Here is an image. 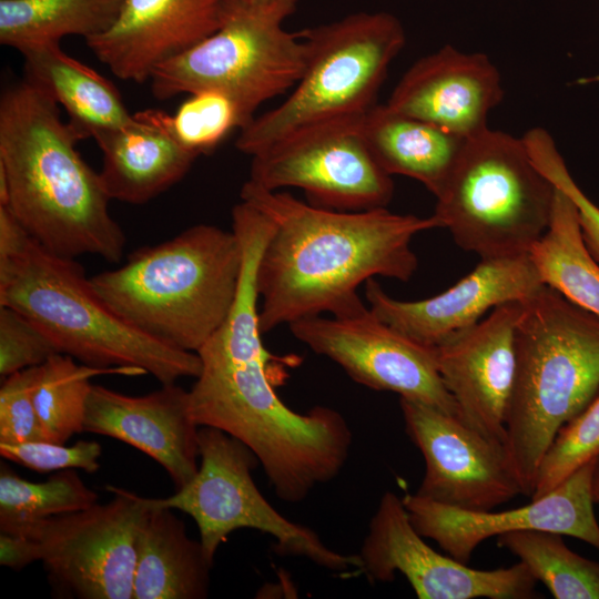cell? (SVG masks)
I'll return each instance as SVG.
<instances>
[{
	"label": "cell",
	"instance_id": "1",
	"mask_svg": "<svg viewBox=\"0 0 599 599\" xmlns=\"http://www.w3.org/2000/svg\"><path fill=\"white\" fill-rule=\"evenodd\" d=\"M240 195L272 222L256 272L262 333L359 308L357 288L374 276L409 281L418 266L412 240L441 229L434 215L325 209L250 181Z\"/></svg>",
	"mask_w": 599,
	"mask_h": 599
},
{
	"label": "cell",
	"instance_id": "2",
	"mask_svg": "<svg viewBox=\"0 0 599 599\" xmlns=\"http://www.w3.org/2000/svg\"><path fill=\"white\" fill-rule=\"evenodd\" d=\"M258 314L233 308L196 352L201 372L189 390L192 418L246 445L286 502H300L318 485L333 480L346 464L352 429L334 408L305 414L276 394L262 342Z\"/></svg>",
	"mask_w": 599,
	"mask_h": 599
},
{
	"label": "cell",
	"instance_id": "3",
	"mask_svg": "<svg viewBox=\"0 0 599 599\" xmlns=\"http://www.w3.org/2000/svg\"><path fill=\"white\" fill-rule=\"evenodd\" d=\"M80 140L41 88L27 79L7 87L0 98V205L55 255L118 263L125 235L109 212L100 174L77 150Z\"/></svg>",
	"mask_w": 599,
	"mask_h": 599
},
{
	"label": "cell",
	"instance_id": "4",
	"mask_svg": "<svg viewBox=\"0 0 599 599\" xmlns=\"http://www.w3.org/2000/svg\"><path fill=\"white\" fill-rule=\"evenodd\" d=\"M0 305L32 321L65 354L92 367H133L162 385L197 377V353L151 338L119 317L93 291L74 258L55 255L0 205Z\"/></svg>",
	"mask_w": 599,
	"mask_h": 599
},
{
	"label": "cell",
	"instance_id": "5",
	"mask_svg": "<svg viewBox=\"0 0 599 599\" xmlns=\"http://www.w3.org/2000/svg\"><path fill=\"white\" fill-rule=\"evenodd\" d=\"M243 267L237 234L210 224L134 251L118 268L89 277L124 322L170 347L196 353L235 302Z\"/></svg>",
	"mask_w": 599,
	"mask_h": 599
},
{
	"label": "cell",
	"instance_id": "6",
	"mask_svg": "<svg viewBox=\"0 0 599 599\" xmlns=\"http://www.w3.org/2000/svg\"><path fill=\"white\" fill-rule=\"evenodd\" d=\"M515 346L506 449L531 496L555 436L599 393V317L545 284L521 302Z\"/></svg>",
	"mask_w": 599,
	"mask_h": 599
},
{
	"label": "cell",
	"instance_id": "7",
	"mask_svg": "<svg viewBox=\"0 0 599 599\" xmlns=\"http://www.w3.org/2000/svg\"><path fill=\"white\" fill-rule=\"evenodd\" d=\"M555 191L522 138L487 128L466 140L433 215L480 258L529 254L548 229Z\"/></svg>",
	"mask_w": 599,
	"mask_h": 599
},
{
	"label": "cell",
	"instance_id": "8",
	"mask_svg": "<svg viewBox=\"0 0 599 599\" xmlns=\"http://www.w3.org/2000/svg\"><path fill=\"white\" fill-rule=\"evenodd\" d=\"M300 33L306 44L301 79L282 104L255 116L235 142L250 156L304 126L366 113L406 41L400 22L386 12H358Z\"/></svg>",
	"mask_w": 599,
	"mask_h": 599
},
{
	"label": "cell",
	"instance_id": "9",
	"mask_svg": "<svg viewBox=\"0 0 599 599\" xmlns=\"http://www.w3.org/2000/svg\"><path fill=\"white\" fill-rule=\"evenodd\" d=\"M297 2L225 0L214 33L153 71L152 94L169 100L220 91L235 102L245 128L262 103L295 87L303 74L305 41L283 27Z\"/></svg>",
	"mask_w": 599,
	"mask_h": 599
},
{
	"label": "cell",
	"instance_id": "10",
	"mask_svg": "<svg viewBox=\"0 0 599 599\" xmlns=\"http://www.w3.org/2000/svg\"><path fill=\"white\" fill-rule=\"evenodd\" d=\"M199 457L193 479L156 500L194 519L210 562L234 530L251 528L273 537L281 555L303 557L335 572L359 570L358 555L329 548L313 529L288 520L265 499L252 477L258 459L242 441L221 429L201 426Z\"/></svg>",
	"mask_w": 599,
	"mask_h": 599
},
{
	"label": "cell",
	"instance_id": "11",
	"mask_svg": "<svg viewBox=\"0 0 599 599\" xmlns=\"http://www.w3.org/2000/svg\"><path fill=\"white\" fill-rule=\"evenodd\" d=\"M105 504L31 524L30 538L53 591L79 599H132L138 535L152 498L106 486Z\"/></svg>",
	"mask_w": 599,
	"mask_h": 599
},
{
	"label": "cell",
	"instance_id": "12",
	"mask_svg": "<svg viewBox=\"0 0 599 599\" xmlns=\"http://www.w3.org/2000/svg\"><path fill=\"white\" fill-rule=\"evenodd\" d=\"M363 115L319 122L286 134L251 156L248 181L270 191L301 189L308 203L325 209L386 207L394 183L364 139Z\"/></svg>",
	"mask_w": 599,
	"mask_h": 599
},
{
	"label": "cell",
	"instance_id": "13",
	"mask_svg": "<svg viewBox=\"0 0 599 599\" xmlns=\"http://www.w3.org/2000/svg\"><path fill=\"white\" fill-rule=\"evenodd\" d=\"M288 326L296 339L335 362L356 383L459 417L438 373L434 346L402 334L365 304L345 315H318Z\"/></svg>",
	"mask_w": 599,
	"mask_h": 599
},
{
	"label": "cell",
	"instance_id": "14",
	"mask_svg": "<svg viewBox=\"0 0 599 599\" xmlns=\"http://www.w3.org/2000/svg\"><path fill=\"white\" fill-rule=\"evenodd\" d=\"M359 570L373 581L403 575L420 599H528L537 580L518 562L508 568L475 569L434 550L415 529L403 499L385 491L369 521Z\"/></svg>",
	"mask_w": 599,
	"mask_h": 599
},
{
	"label": "cell",
	"instance_id": "15",
	"mask_svg": "<svg viewBox=\"0 0 599 599\" xmlns=\"http://www.w3.org/2000/svg\"><path fill=\"white\" fill-rule=\"evenodd\" d=\"M399 406L406 433L425 460L418 496L489 511L522 494L505 446L427 404L399 398Z\"/></svg>",
	"mask_w": 599,
	"mask_h": 599
},
{
	"label": "cell",
	"instance_id": "16",
	"mask_svg": "<svg viewBox=\"0 0 599 599\" xmlns=\"http://www.w3.org/2000/svg\"><path fill=\"white\" fill-rule=\"evenodd\" d=\"M592 459L548 494L516 509L491 512L455 508L406 494L402 497L415 529L450 557L467 564L486 539L507 532L544 530L578 538L599 550V524L593 511Z\"/></svg>",
	"mask_w": 599,
	"mask_h": 599
},
{
	"label": "cell",
	"instance_id": "17",
	"mask_svg": "<svg viewBox=\"0 0 599 599\" xmlns=\"http://www.w3.org/2000/svg\"><path fill=\"white\" fill-rule=\"evenodd\" d=\"M520 312L521 302L499 305L478 323L434 346L438 373L460 419L505 447Z\"/></svg>",
	"mask_w": 599,
	"mask_h": 599
},
{
	"label": "cell",
	"instance_id": "18",
	"mask_svg": "<svg viewBox=\"0 0 599 599\" xmlns=\"http://www.w3.org/2000/svg\"><path fill=\"white\" fill-rule=\"evenodd\" d=\"M544 285L529 254H522L480 258L471 272L428 298L396 300L374 278L365 283V297L379 319L420 344L435 346L495 307L522 302Z\"/></svg>",
	"mask_w": 599,
	"mask_h": 599
},
{
	"label": "cell",
	"instance_id": "19",
	"mask_svg": "<svg viewBox=\"0 0 599 599\" xmlns=\"http://www.w3.org/2000/svg\"><path fill=\"white\" fill-rule=\"evenodd\" d=\"M199 428L189 390L175 383L142 396L92 384L84 432L115 438L150 456L167 471L176 490L197 473Z\"/></svg>",
	"mask_w": 599,
	"mask_h": 599
},
{
	"label": "cell",
	"instance_id": "20",
	"mask_svg": "<svg viewBox=\"0 0 599 599\" xmlns=\"http://www.w3.org/2000/svg\"><path fill=\"white\" fill-rule=\"evenodd\" d=\"M225 0H125L114 24L85 40L118 78L143 83L221 24Z\"/></svg>",
	"mask_w": 599,
	"mask_h": 599
},
{
	"label": "cell",
	"instance_id": "21",
	"mask_svg": "<svg viewBox=\"0 0 599 599\" xmlns=\"http://www.w3.org/2000/svg\"><path fill=\"white\" fill-rule=\"evenodd\" d=\"M502 97L500 74L487 55L446 45L416 61L386 104L469 139L488 128V114Z\"/></svg>",
	"mask_w": 599,
	"mask_h": 599
},
{
	"label": "cell",
	"instance_id": "22",
	"mask_svg": "<svg viewBox=\"0 0 599 599\" xmlns=\"http://www.w3.org/2000/svg\"><path fill=\"white\" fill-rule=\"evenodd\" d=\"M102 153L99 172L111 200L143 204L173 186L197 158L174 136L169 114L146 109L124 126L92 136Z\"/></svg>",
	"mask_w": 599,
	"mask_h": 599
},
{
	"label": "cell",
	"instance_id": "23",
	"mask_svg": "<svg viewBox=\"0 0 599 599\" xmlns=\"http://www.w3.org/2000/svg\"><path fill=\"white\" fill-rule=\"evenodd\" d=\"M173 509L152 498L139 529L132 599H204L212 562Z\"/></svg>",
	"mask_w": 599,
	"mask_h": 599
},
{
	"label": "cell",
	"instance_id": "24",
	"mask_svg": "<svg viewBox=\"0 0 599 599\" xmlns=\"http://www.w3.org/2000/svg\"><path fill=\"white\" fill-rule=\"evenodd\" d=\"M361 123L372 154L386 173L412 177L435 196L467 140L386 103L372 106Z\"/></svg>",
	"mask_w": 599,
	"mask_h": 599
},
{
	"label": "cell",
	"instance_id": "25",
	"mask_svg": "<svg viewBox=\"0 0 599 599\" xmlns=\"http://www.w3.org/2000/svg\"><path fill=\"white\" fill-rule=\"evenodd\" d=\"M24 79L41 88L69 115L83 139L126 125L133 120L114 84L95 70L64 53L60 44L21 52Z\"/></svg>",
	"mask_w": 599,
	"mask_h": 599
},
{
	"label": "cell",
	"instance_id": "26",
	"mask_svg": "<svg viewBox=\"0 0 599 599\" xmlns=\"http://www.w3.org/2000/svg\"><path fill=\"white\" fill-rule=\"evenodd\" d=\"M125 0H0V43L20 53L60 44L67 35L84 40L109 30Z\"/></svg>",
	"mask_w": 599,
	"mask_h": 599
},
{
	"label": "cell",
	"instance_id": "27",
	"mask_svg": "<svg viewBox=\"0 0 599 599\" xmlns=\"http://www.w3.org/2000/svg\"><path fill=\"white\" fill-rule=\"evenodd\" d=\"M555 187L548 229L529 257L547 286L599 317V263L583 242L573 202Z\"/></svg>",
	"mask_w": 599,
	"mask_h": 599
},
{
	"label": "cell",
	"instance_id": "28",
	"mask_svg": "<svg viewBox=\"0 0 599 599\" xmlns=\"http://www.w3.org/2000/svg\"><path fill=\"white\" fill-rule=\"evenodd\" d=\"M105 374L136 376L145 372L133 367H92L62 353L38 366L33 403L43 440L65 444L74 434L84 432L90 379Z\"/></svg>",
	"mask_w": 599,
	"mask_h": 599
},
{
	"label": "cell",
	"instance_id": "29",
	"mask_svg": "<svg viewBox=\"0 0 599 599\" xmlns=\"http://www.w3.org/2000/svg\"><path fill=\"white\" fill-rule=\"evenodd\" d=\"M556 599H599V562L570 550L561 535L522 530L497 537Z\"/></svg>",
	"mask_w": 599,
	"mask_h": 599
},
{
	"label": "cell",
	"instance_id": "30",
	"mask_svg": "<svg viewBox=\"0 0 599 599\" xmlns=\"http://www.w3.org/2000/svg\"><path fill=\"white\" fill-rule=\"evenodd\" d=\"M98 502L75 469L60 470L41 483L29 481L8 465L0 467V532L18 534L33 522L87 509Z\"/></svg>",
	"mask_w": 599,
	"mask_h": 599
},
{
	"label": "cell",
	"instance_id": "31",
	"mask_svg": "<svg viewBox=\"0 0 599 599\" xmlns=\"http://www.w3.org/2000/svg\"><path fill=\"white\" fill-rule=\"evenodd\" d=\"M169 125L176 140L189 151L209 154L244 121L235 102L215 90L193 92L169 114Z\"/></svg>",
	"mask_w": 599,
	"mask_h": 599
},
{
	"label": "cell",
	"instance_id": "32",
	"mask_svg": "<svg viewBox=\"0 0 599 599\" xmlns=\"http://www.w3.org/2000/svg\"><path fill=\"white\" fill-rule=\"evenodd\" d=\"M598 457L599 393L555 436L539 464L531 499L548 494L582 465Z\"/></svg>",
	"mask_w": 599,
	"mask_h": 599
},
{
	"label": "cell",
	"instance_id": "33",
	"mask_svg": "<svg viewBox=\"0 0 599 599\" xmlns=\"http://www.w3.org/2000/svg\"><path fill=\"white\" fill-rule=\"evenodd\" d=\"M522 139L538 169L573 202L583 242L599 263V206L576 183L555 141L546 130L530 129Z\"/></svg>",
	"mask_w": 599,
	"mask_h": 599
},
{
	"label": "cell",
	"instance_id": "34",
	"mask_svg": "<svg viewBox=\"0 0 599 599\" xmlns=\"http://www.w3.org/2000/svg\"><path fill=\"white\" fill-rule=\"evenodd\" d=\"M59 351L52 341L20 312L0 305V375L42 365Z\"/></svg>",
	"mask_w": 599,
	"mask_h": 599
},
{
	"label": "cell",
	"instance_id": "35",
	"mask_svg": "<svg viewBox=\"0 0 599 599\" xmlns=\"http://www.w3.org/2000/svg\"><path fill=\"white\" fill-rule=\"evenodd\" d=\"M102 448L95 440H78L72 446L45 440L0 444V455L37 473L82 469L95 473Z\"/></svg>",
	"mask_w": 599,
	"mask_h": 599
},
{
	"label": "cell",
	"instance_id": "36",
	"mask_svg": "<svg viewBox=\"0 0 599 599\" xmlns=\"http://www.w3.org/2000/svg\"><path fill=\"white\" fill-rule=\"evenodd\" d=\"M38 366L3 378L0 387V444L43 440L34 403Z\"/></svg>",
	"mask_w": 599,
	"mask_h": 599
},
{
	"label": "cell",
	"instance_id": "37",
	"mask_svg": "<svg viewBox=\"0 0 599 599\" xmlns=\"http://www.w3.org/2000/svg\"><path fill=\"white\" fill-rule=\"evenodd\" d=\"M38 561L33 541L17 534L0 532V564L13 570H21Z\"/></svg>",
	"mask_w": 599,
	"mask_h": 599
},
{
	"label": "cell",
	"instance_id": "38",
	"mask_svg": "<svg viewBox=\"0 0 599 599\" xmlns=\"http://www.w3.org/2000/svg\"><path fill=\"white\" fill-rule=\"evenodd\" d=\"M592 500L595 504H599V457L597 460L592 480Z\"/></svg>",
	"mask_w": 599,
	"mask_h": 599
},
{
	"label": "cell",
	"instance_id": "39",
	"mask_svg": "<svg viewBox=\"0 0 599 599\" xmlns=\"http://www.w3.org/2000/svg\"><path fill=\"white\" fill-rule=\"evenodd\" d=\"M595 81H599V75L596 77V78L583 79V80H581L580 82H582V83H589V82H595Z\"/></svg>",
	"mask_w": 599,
	"mask_h": 599
}]
</instances>
